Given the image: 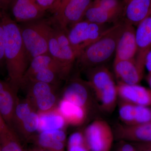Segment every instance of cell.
Here are the masks:
<instances>
[{
  "instance_id": "6da1fadb",
  "label": "cell",
  "mask_w": 151,
  "mask_h": 151,
  "mask_svg": "<svg viewBox=\"0 0 151 151\" xmlns=\"http://www.w3.org/2000/svg\"><path fill=\"white\" fill-rule=\"evenodd\" d=\"M5 33V60L8 81L19 91L22 87L25 73L30 63L21 33L19 26L7 12H0Z\"/></svg>"
},
{
  "instance_id": "7a4b0ae2",
  "label": "cell",
  "mask_w": 151,
  "mask_h": 151,
  "mask_svg": "<svg viewBox=\"0 0 151 151\" xmlns=\"http://www.w3.org/2000/svg\"><path fill=\"white\" fill-rule=\"evenodd\" d=\"M125 25L123 22H118L96 41L84 48L76 59L80 67L87 70L103 65L110 60L115 54Z\"/></svg>"
},
{
  "instance_id": "3957f363",
  "label": "cell",
  "mask_w": 151,
  "mask_h": 151,
  "mask_svg": "<svg viewBox=\"0 0 151 151\" xmlns=\"http://www.w3.org/2000/svg\"><path fill=\"white\" fill-rule=\"evenodd\" d=\"M50 21L42 18L22 23L21 33L29 59L48 52V41L53 27Z\"/></svg>"
},
{
  "instance_id": "277c9868",
  "label": "cell",
  "mask_w": 151,
  "mask_h": 151,
  "mask_svg": "<svg viewBox=\"0 0 151 151\" xmlns=\"http://www.w3.org/2000/svg\"><path fill=\"white\" fill-rule=\"evenodd\" d=\"M111 27L107 24L83 19L68 29L67 36L72 47L79 55L84 48L97 40Z\"/></svg>"
},
{
  "instance_id": "5b68a950",
  "label": "cell",
  "mask_w": 151,
  "mask_h": 151,
  "mask_svg": "<svg viewBox=\"0 0 151 151\" xmlns=\"http://www.w3.org/2000/svg\"><path fill=\"white\" fill-rule=\"evenodd\" d=\"M93 0H62L50 22L67 33L70 27L83 19Z\"/></svg>"
},
{
  "instance_id": "8992f818",
  "label": "cell",
  "mask_w": 151,
  "mask_h": 151,
  "mask_svg": "<svg viewBox=\"0 0 151 151\" xmlns=\"http://www.w3.org/2000/svg\"><path fill=\"white\" fill-rule=\"evenodd\" d=\"M84 133L90 151H111L115 135L108 122L102 119L94 120Z\"/></svg>"
},
{
  "instance_id": "52a82bcc",
  "label": "cell",
  "mask_w": 151,
  "mask_h": 151,
  "mask_svg": "<svg viewBox=\"0 0 151 151\" xmlns=\"http://www.w3.org/2000/svg\"><path fill=\"white\" fill-rule=\"evenodd\" d=\"M86 70L87 82L97 100L117 87L113 75L108 68L104 65Z\"/></svg>"
},
{
  "instance_id": "ba28073f",
  "label": "cell",
  "mask_w": 151,
  "mask_h": 151,
  "mask_svg": "<svg viewBox=\"0 0 151 151\" xmlns=\"http://www.w3.org/2000/svg\"><path fill=\"white\" fill-rule=\"evenodd\" d=\"M136 27L137 51L135 59L138 67L144 73L146 56L151 50V13Z\"/></svg>"
},
{
  "instance_id": "9c48e42d",
  "label": "cell",
  "mask_w": 151,
  "mask_h": 151,
  "mask_svg": "<svg viewBox=\"0 0 151 151\" xmlns=\"http://www.w3.org/2000/svg\"><path fill=\"white\" fill-rule=\"evenodd\" d=\"M90 90L92 89L87 81L75 77L67 83L63 91V98L88 111L91 103Z\"/></svg>"
},
{
  "instance_id": "30bf717a",
  "label": "cell",
  "mask_w": 151,
  "mask_h": 151,
  "mask_svg": "<svg viewBox=\"0 0 151 151\" xmlns=\"http://www.w3.org/2000/svg\"><path fill=\"white\" fill-rule=\"evenodd\" d=\"M9 10L12 18L20 23L42 18L46 12L36 0H13Z\"/></svg>"
},
{
  "instance_id": "8fae6325",
  "label": "cell",
  "mask_w": 151,
  "mask_h": 151,
  "mask_svg": "<svg viewBox=\"0 0 151 151\" xmlns=\"http://www.w3.org/2000/svg\"><path fill=\"white\" fill-rule=\"evenodd\" d=\"M113 131L115 138L120 141L151 142V122L134 125L118 124Z\"/></svg>"
},
{
  "instance_id": "7c38bea8",
  "label": "cell",
  "mask_w": 151,
  "mask_h": 151,
  "mask_svg": "<svg viewBox=\"0 0 151 151\" xmlns=\"http://www.w3.org/2000/svg\"><path fill=\"white\" fill-rule=\"evenodd\" d=\"M121 17L126 24L137 26L151 13V0H124Z\"/></svg>"
},
{
  "instance_id": "4fadbf2b",
  "label": "cell",
  "mask_w": 151,
  "mask_h": 151,
  "mask_svg": "<svg viewBox=\"0 0 151 151\" xmlns=\"http://www.w3.org/2000/svg\"><path fill=\"white\" fill-rule=\"evenodd\" d=\"M18 92L8 80L4 81L0 78V114L11 128L15 108L19 99Z\"/></svg>"
},
{
  "instance_id": "5bb4252c",
  "label": "cell",
  "mask_w": 151,
  "mask_h": 151,
  "mask_svg": "<svg viewBox=\"0 0 151 151\" xmlns=\"http://www.w3.org/2000/svg\"><path fill=\"white\" fill-rule=\"evenodd\" d=\"M117 85L120 100L151 108V90L150 88L139 84L129 85L118 83Z\"/></svg>"
},
{
  "instance_id": "9a60e30c",
  "label": "cell",
  "mask_w": 151,
  "mask_h": 151,
  "mask_svg": "<svg viewBox=\"0 0 151 151\" xmlns=\"http://www.w3.org/2000/svg\"><path fill=\"white\" fill-rule=\"evenodd\" d=\"M113 68L118 83L129 85L138 84L143 78L144 73L138 67L135 59L114 60Z\"/></svg>"
},
{
  "instance_id": "2e32d148",
  "label": "cell",
  "mask_w": 151,
  "mask_h": 151,
  "mask_svg": "<svg viewBox=\"0 0 151 151\" xmlns=\"http://www.w3.org/2000/svg\"><path fill=\"white\" fill-rule=\"evenodd\" d=\"M125 24L116 47L114 59L116 60L134 59L137 54L136 29L132 25Z\"/></svg>"
},
{
  "instance_id": "e0dca14e",
  "label": "cell",
  "mask_w": 151,
  "mask_h": 151,
  "mask_svg": "<svg viewBox=\"0 0 151 151\" xmlns=\"http://www.w3.org/2000/svg\"><path fill=\"white\" fill-rule=\"evenodd\" d=\"M45 69H52L56 70L60 74L63 80L65 79L60 65L47 53L36 56L31 60L24 77L22 87L35 73Z\"/></svg>"
},
{
  "instance_id": "ac0fdd59",
  "label": "cell",
  "mask_w": 151,
  "mask_h": 151,
  "mask_svg": "<svg viewBox=\"0 0 151 151\" xmlns=\"http://www.w3.org/2000/svg\"><path fill=\"white\" fill-rule=\"evenodd\" d=\"M57 108L67 124L79 126L83 124L87 118V110L63 98L60 100Z\"/></svg>"
},
{
  "instance_id": "d6986e66",
  "label": "cell",
  "mask_w": 151,
  "mask_h": 151,
  "mask_svg": "<svg viewBox=\"0 0 151 151\" xmlns=\"http://www.w3.org/2000/svg\"><path fill=\"white\" fill-rule=\"evenodd\" d=\"M38 113L39 115L38 131L40 132L63 129L65 125H67L57 108L48 112Z\"/></svg>"
},
{
  "instance_id": "ffe728a7",
  "label": "cell",
  "mask_w": 151,
  "mask_h": 151,
  "mask_svg": "<svg viewBox=\"0 0 151 151\" xmlns=\"http://www.w3.org/2000/svg\"><path fill=\"white\" fill-rule=\"evenodd\" d=\"M121 17L120 14L106 10L92 2L86 10L83 19L100 24H108L112 22H118Z\"/></svg>"
},
{
  "instance_id": "44dd1931",
  "label": "cell",
  "mask_w": 151,
  "mask_h": 151,
  "mask_svg": "<svg viewBox=\"0 0 151 151\" xmlns=\"http://www.w3.org/2000/svg\"><path fill=\"white\" fill-rule=\"evenodd\" d=\"M55 86L40 81H31L26 83L23 87H27V98L32 103L35 100L55 92Z\"/></svg>"
},
{
  "instance_id": "7402d4cb",
  "label": "cell",
  "mask_w": 151,
  "mask_h": 151,
  "mask_svg": "<svg viewBox=\"0 0 151 151\" xmlns=\"http://www.w3.org/2000/svg\"><path fill=\"white\" fill-rule=\"evenodd\" d=\"M1 151H24L13 129L9 127L0 133Z\"/></svg>"
},
{
  "instance_id": "603a6c76",
  "label": "cell",
  "mask_w": 151,
  "mask_h": 151,
  "mask_svg": "<svg viewBox=\"0 0 151 151\" xmlns=\"http://www.w3.org/2000/svg\"><path fill=\"white\" fill-rule=\"evenodd\" d=\"M39 126V115L36 111H33L15 129L25 137L27 138L38 131Z\"/></svg>"
},
{
  "instance_id": "cb8c5ba5",
  "label": "cell",
  "mask_w": 151,
  "mask_h": 151,
  "mask_svg": "<svg viewBox=\"0 0 151 151\" xmlns=\"http://www.w3.org/2000/svg\"><path fill=\"white\" fill-rule=\"evenodd\" d=\"M33 111H36L35 109L27 98L23 100L19 99L15 108L12 129L17 127Z\"/></svg>"
},
{
  "instance_id": "d4e9b609",
  "label": "cell",
  "mask_w": 151,
  "mask_h": 151,
  "mask_svg": "<svg viewBox=\"0 0 151 151\" xmlns=\"http://www.w3.org/2000/svg\"><path fill=\"white\" fill-rule=\"evenodd\" d=\"M35 140L40 147L52 151H65V143L55 140L48 132H40Z\"/></svg>"
},
{
  "instance_id": "484cf974",
  "label": "cell",
  "mask_w": 151,
  "mask_h": 151,
  "mask_svg": "<svg viewBox=\"0 0 151 151\" xmlns=\"http://www.w3.org/2000/svg\"><path fill=\"white\" fill-rule=\"evenodd\" d=\"M137 114V105L120 100L119 115L124 124L134 125Z\"/></svg>"
},
{
  "instance_id": "4316f807",
  "label": "cell",
  "mask_w": 151,
  "mask_h": 151,
  "mask_svg": "<svg viewBox=\"0 0 151 151\" xmlns=\"http://www.w3.org/2000/svg\"><path fill=\"white\" fill-rule=\"evenodd\" d=\"M60 80H63L62 78L58 71L52 69H45L35 73L24 85L29 81H37L56 86Z\"/></svg>"
},
{
  "instance_id": "83f0119b",
  "label": "cell",
  "mask_w": 151,
  "mask_h": 151,
  "mask_svg": "<svg viewBox=\"0 0 151 151\" xmlns=\"http://www.w3.org/2000/svg\"><path fill=\"white\" fill-rule=\"evenodd\" d=\"M67 151H91L87 145L84 132L72 133L67 142Z\"/></svg>"
},
{
  "instance_id": "f1b7e54d",
  "label": "cell",
  "mask_w": 151,
  "mask_h": 151,
  "mask_svg": "<svg viewBox=\"0 0 151 151\" xmlns=\"http://www.w3.org/2000/svg\"><path fill=\"white\" fill-rule=\"evenodd\" d=\"M57 102V97L53 92L35 100L32 104L37 113H44L56 108Z\"/></svg>"
},
{
  "instance_id": "f546056e",
  "label": "cell",
  "mask_w": 151,
  "mask_h": 151,
  "mask_svg": "<svg viewBox=\"0 0 151 151\" xmlns=\"http://www.w3.org/2000/svg\"><path fill=\"white\" fill-rule=\"evenodd\" d=\"M93 2L106 10L120 14L122 16L123 3L119 0H94Z\"/></svg>"
},
{
  "instance_id": "4dcf8cb0",
  "label": "cell",
  "mask_w": 151,
  "mask_h": 151,
  "mask_svg": "<svg viewBox=\"0 0 151 151\" xmlns=\"http://www.w3.org/2000/svg\"><path fill=\"white\" fill-rule=\"evenodd\" d=\"M38 4L44 10L54 13L59 8L62 0H36Z\"/></svg>"
},
{
  "instance_id": "1f68e13d",
  "label": "cell",
  "mask_w": 151,
  "mask_h": 151,
  "mask_svg": "<svg viewBox=\"0 0 151 151\" xmlns=\"http://www.w3.org/2000/svg\"><path fill=\"white\" fill-rule=\"evenodd\" d=\"M5 33L2 22L0 17V67L5 63Z\"/></svg>"
},
{
  "instance_id": "d6a6232c",
  "label": "cell",
  "mask_w": 151,
  "mask_h": 151,
  "mask_svg": "<svg viewBox=\"0 0 151 151\" xmlns=\"http://www.w3.org/2000/svg\"><path fill=\"white\" fill-rule=\"evenodd\" d=\"M132 143L140 151H151V142Z\"/></svg>"
},
{
  "instance_id": "836d02e7",
  "label": "cell",
  "mask_w": 151,
  "mask_h": 151,
  "mask_svg": "<svg viewBox=\"0 0 151 151\" xmlns=\"http://www.w3.org/2000/svg\"><path fill=\"white\" fill-rule=\"evenodd\" d=\"M13 0H0V12H6L9 9Z\"/></svg>"
},
{
  "instance_id": "e575fe53",
  "label": "cell",
  "mask_w": 151,
  "mask_h": 151,
  "mask_svg": "<svg viewBox=\"0 0 151 151\" xmlns=\"http://www.w3.org/2000/svg\"><path fill=\"white\" fill-rule=\"evenodd\" d=\"M145 67L147 69L149 73H151V50L146 56Z\"/></svg>"
},
{
  "instance_id": "d590c367",
  "label": "cell",
  "mask_w": 151,
  "mask_h": 151,
  "mask_svg": "<svg viewBox=\"0 0 151 151\" xmlns=\"http://www.w3.org/2000/svg\"><path fill=\"white\" fill-rule=\"evenodd\" d=\"M9 126L6 124L4 119L0 114V133L8 128Z\"/></svg>"
},
{
  "instance_id": "8d00e7d4",
  "label": "cell",
  "mask_w": 151,
  "mask_h": 151,
  "mask_svg": "<svg viewBox=\"0 0 151 151\" xmlns=\"http://www.w3.org/2000/svg\"><path fill=\"white\" fill-rule=\"evenodd\" d=\"M147 80L149 87H150V89L151 90V73H148V74L147 76Z\"/></svg>"
},
{
  "instance_id": "74e56055",
  "label": "cell",
  "mask_w": 151,
  "mask_h": 151,
  "mask_svg": "<svg viewBox=\"0 0 151 151\" xmlns=\"http://www.w3.org/2000/svg\"><path fill=\"white\" fill-rule=\"evenodd\" d=\"M31 151H52L50 150H46V149H45L43 148H42L40 147H37L33 149Z\"/></svg>"
},
{
  "instance_id": "f35d334b",
  "label": "cell",
  "mask_w": 151,
  "mask_h": 151,
  "mask_svg": "<svg viewBox=\"0 0 151 151\" xmlns=\"http://www.w3.org/2000/svg\"><path fill=\"white\" fill-rule=\"evenodd\" d=\"M0 151H1V147H0Z\"/></svg>"
},
{
  "instance_id": "ab89813d",
  "label": "cell",
  "mask_w": 151,
  "mask_h": 151,
  "mask_svg": "<svg viewBox=\"0 0 151 151\" xmlns=\"http://www.w3.org/2000/svg\"><path fill=\"white\" fill-rule=\"evenodd\" d=\"M116 151H119V150H116Z\"/></svg>"
}]
</instances>
